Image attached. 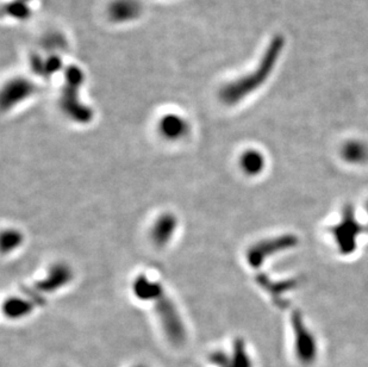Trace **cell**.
I'll list each match as a JSON object with an SVG mask.
<instances>
[{
	"label": "cell",
	"mask_w": 368,
	"mask_h": 367,
	"mask_svg": "<svg viewBox=\"0 0 368 367\" xmlns=\"http://www.w3.org/2000/svg\"><path fill=\"white\" fill-rule=\"evenodd\" d=\"M134 294L137 299L146 302H154L157 317L161 322L162 329L170 344L181 346L186 341V328L176 310L173 301L167 296L161 285L148 279L146 275H140L135 279Z\"/></svg>",
	"instance_id": "obj_1"
},
{
	"label": "cell",
	"mask_w": 368,
	"mask_h": 367,
	"mask_svg": "<svg viewBox=\"0 0 368 367\" xmlns=\"http://www.w3.org/2000/svg\"><path fill=\"white\" fill-rule=\"evenodd\" d=\"M72 278H73V272L68 265L55 264L54 266L49 268L48 275L43 279L37 281L33 290L38 294H51L68 284Z\"/></svg>",
	"instance_id": "obj_2"
},
{
	"label": "cell",
	"mask_w": 368,
	"mask_h": 367,
	"mask_svg": "<svg viewBox=\"0 0 368 367\" xmlns=\"http://www.w3.org/2000/svg\"><path fill=\"white\" fill-rule=\"evenodd\" d=\"M178 227V220L173 214L166 212L157 217L150 230V238L157 247H165L170 244Z\"/></svg>",
	"instance_id": "obj_3"
},
{
	"label": "cell",
	"mask_w": 368,
	"mask_h": 367,
	"mask_svg": "<svg viewBox=\"0 0 368 367\" xmlns=\"http://www.w3.org/2000/svg\"><path fill=\"white\" fill-rule=\"evenodd\" d=\"M159 131L170 141H178L189 133L187 122L176 115H167L159 123Z\"/></svg>",
	"instance_id": "obj_4"
},
{
	"label": "cell",
	"mask_w": 368,
	"mask_h": 367,
	"mask_svg": "<svg viewBox=\"0 0 368 367\" xmlns=\"http://www.w3.org/2000/svg\"><path fill=\"white\" fill-rule=\"evenodd\" d=\"M3 312L5 316L9 317L11 320H18L28 316L34 312V303L28 299L11 297L5 301Z\"/></svg>",
	"instance_id": "obj_5"
},
{
	"label": "cell",
	"mask_w": 368,
	"mask_h": 367,
	"mask_svg": "<svg viewBox=\"0 0 368 367\" xmlns=\"http://www.w3.org/2000/svg\"><path fill=\"white\" fill-rule=\"evenodd\" d=\"M241 168L244 170L246 175H259L265 167V159H263L261 153L257 151H247L241 156Z\"/></svg>",
	"instance_id": "obj_6"
},
{
	"label": "cell",
	"mask_w": 368,
	"mask_h": 367,
	"mask_svg": "<svg viewBox=\"0 0 368 367\" xmlns=\"http://www.w3.org/2000/svg\"><path fill=\"white\" fill-rule=\"evenodd\" d=\"M23 242V235L16 229H6L1 234V252H12Z\"/></svg>",
	"instance_id": "obj_7"
},
{
	"label": "cell",
	"mask_w": 368,
	"mask_h": 367,
	"mask_svg": "<svg viewBox=\"0 0 368 367\" xmlns=\"http://www.w3.org/2000/svg\"><path fill=\"white\" fill-rule=\"evenodd\" d=\"M226 367H252L250 359L244 351V344L242 340H236L234 344V352L231 355L229 364Z\"/></svg>",
	"instance_id": "obj_8"
},
{
	"label": "cell",
	"mask_w": 368,
	"mask_h": 367,
	"mask_svg": "<svg viewBox=\"0 0 368 367\" xmlns=\"http://www.w3.org/2000/svg\"><path fill=\"white\" fill-rule=\"evenodd\" d=\"M30 94V88L27 84L19 83L16 88L5 92L4 99H3V107L6 110L10 106L14 105L17 101L23 99L24 97Z\"/></svg>",
	"instance_id": "obj_9"
},
{
	"label": "cell",
	"mask_w": 368,
	"mask_h": 367,
	"mask_svg": "<svg viewBox=\"0 0 368 367\" xmlns=\"http://www.w3.org/2000/svg\"><path fill=\"white\" fill-rule=\"evenodd\" d=\"M134 367H148L147 365H136V366Z\"/></svg>",
	"instance_id": "obj_10"
}]
</instances>
